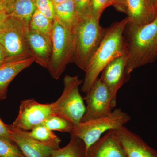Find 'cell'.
<instances>
[{
    "label": "cell",
    "mask_w": 157,
    "mask_h": 157,
    "mask_svg": "<svg viewBox=\"0 0 157 157\" xmlns=\"http://www.w3.org/2000/svg\"><path fill=\"white\" fill-rule=\"evenodd\" d=\"M91 0H73L75 9L79 18L91 14Z\"/></svg>",
    "instance_id": "26"
},
{
    "label": "cell",
    "mask_w": 157,
    "mask_h": 157,
    "mask_svg": "<svg viewBox=\"0 0 157 157\" xmlns=\"http://www.w3.org/2000/svg\"><path fill=\"white\" fill-rule=\"evenodd\" d=\"M0 157H26L15 144L0 137Z\"/></svg>",
    "instance_id": "23"
},
{
    "label": "cell",
    "mask_w": 157,
    "mask_h": 157,
    "mask_svg": "<svg viewBox=\"0 0 157 157\" xmlns=\"http://www.w3.org/2000/svg\"><path fill=\"white\" fill-rule=\"evenodd\" d=\"M125 13L128 22L139 25L152 22L157 16L152 0H126Z\"/></svg>",
    "instance_id": "14"
},
{
    "label": "cell",
    "mask_w": 157,
    "mask_h": 157,
    "mask_svg": "<svg viewBox=\"0 0 157 157\" xmlns=\"http://www.w3.org/2000/svg\"><path fill=\"white\" fill-rule=\"evenodd\" d=\"M128 54L118 57L110 62L102 71L100 78L109 90L113 108L117 104L119 90L129 81L130 74L127 71Z\"/></svg>",
    "instance_id": "10"
},
{
    "label": "cell",
    "mask_w": 157,
    "mask_h": 157,
    "mask_svg": "<svg viewBox=\"0 0 157 157\" xmlns=\"http://www.w3.org/2000/svg\"><path fill=\"white\" fill-rule=\"evenodd\" d=\"M113 6L117 11L125 13L126 0H113Z\"/></svg>",
    "instance_id": "28"
},
{
    "label": "cell",
    "mask_w": 157,
    "mask_h": 157,
    "mask_svg": "<svg viewBox=\"0 0 157 157\" xmlns=\"http://www.w3.org/2000/svg\"><path fill=\"white\" fill-rule=\"evenodd\" d=\"M27 40L32 57L35 62L43 67L48 69L51 55V46L41 35L29 29L27 33Z\"/></svg>",
    "instance_id": "15"
},
{
    "label": "cell",
    "mask_w": 157,
    "mask_h": 157,
    "mask_svg": "<svg viewBox=\"0 0 157 157\" xmlns=\"http://www.w3.org/2000/svg\"><path fill=\"white\" fill-rule=\"evenodd\" d=\"M113 0H91V14L100 20L104 10L109 6H113Z\"/></svg>",
    "instance_id": "25"
},
{
    "label": "cell",
    "mask_w": 157,
    "mask_h": 157,
    "mask_svg": "<svg viewBox=\"0 0 157 157\" xmlns=\"http://www.w3.org/2000/svg\"><path fill=\"white\" fill-rule=\"evenodd\" d=\"M154 4L155 7L156 9L157 10V0H152Z\"/></svg>",
    "instance_id": "33"
},
{
    "label": "cell",
    "mask_w": 157,
    "mask_h": 157,
    "mask_svg": "<svg viewBox=\"0 0 157 157\" xmlns=\"http://www.w3.org/2000/svg\"><path fill=\"white\" fill-rule=\"evenodd\" d=\"M51 55L48 68L52 78L58 79L68 64L73 62L74 40L72 29L54 20L51 36Z\"/></svg>",
    "instance_id": "4"
},
{
    "label": "cell",
    "mask_w": 157,
    "mask_h": 157,
    "mask_svg": "<svg viewBox=\"0 0 157 157\" xmlns=\"http://www.w3.org/2000/svg\"><path fill=\"white\" fill-rule=\"evenodd\" d=\"M0 137L11 141L9 136V126L6 124L0 118Z\"/></svg>",
    "instance_id": "27"
},
{
    "label": "cell",
    "mask_w": 157,
    "mask_h": 157,
    "mask_svg": "<svg viewBox=\"0 0 157 157\" xmlns=\"http://www.w3.org/2000/svg\"><path fill=\"white\" fill-rule=\"evenodd\" d=\"M42 124L51 131L67 132L70 134L75 126L67 120L55 114L46 119Z\"/></svg>",
    "instance_id": "22"
},
{
    "label": "cell",
    "mask_w": 157,
    "mask_h": 157,
    "mask_svg": "<svg viewBox=\"0 0 157 157\" xmlns=\"http://www.w3.org/2000/svg\"><path fill=\"white\" fill-rule=\"evenodd\" d=\"M36 9L34 0H9L6 12L29 26Z\"/></svg>",
    "instance_id": "17"
},
{
    "label": "cell",
    "mask_w": 157,
    "mask_h": 157,
    "mask_svg": "<svg viewBox=\"0 0 157 157\" xmlns=\"http://www.w3.org/2000/svg\"><path fill=\"white\" fill-rule=\"evenodd\" d=\"M53 3L54 5L60 4V3L64 2L67 0H51Z\"/></svg>",
    "instance_id": "32"
},
{
    "label": "cell",
    "mask_w": 157,
    "mask_h": 157,
    "mask_svg": "<svg viewBox=\"0 0 157 157\" xmlns=\"http://www.w3.org/2000/svg\"><path fill=\"white\" fill-rule=\"evenodd\" d=\"M36 9L53 21L55 19L54 5L51 0H34Z\"/></svg>",
    "instance_id": "24"
},
{
    "label": "cell",
    "mask_w": 157,
    "mask_h": 157,
    "mask_svg": "<svg viewBox=\"0 0 157 157\" xmlns=\"http://www.w3.org/2000/svg\"><path fill=\"white\" fill-rule=\"evenodd\" d=\"M84 100L85 112L80 122L109 115L112 112V98L109 90L100 78L95 82Z\"/></svg>",
    "instance_id": "8"
},
{
    "label": "cell",
    "mask_w": 157,
    "mask_h": 157,
    "mask_svg": "<svg viewBox=\"0 0 157 157\" xmlns=\"http://www.w3.org/2000/svg\"><path fill=\"white\" fill-rule=\"evenodd\" d=\"M128 22L127 17L113 23L106 32L99 47L91 59L86 71L82 92L86 94L108 63L118 57L128 54L124 31Z\"/></svg>",
    "instance_id": "1"
},
{
    "label": "cell",
    "mask_w": 157,
    "mask_h": 157,
    "mask_svg": "<svg viewBox=\"0 0 157 157\" xmlns=\"http://www.w3.org/2000/svg\"><path fill=\"white\" fill-rule=\"evenodd\" d=\"M63 82L64 88L61 95L53 103V113L76 125L81 121L86 110L84 99L78 88L82 81L78 76L66 75Z\"/></svg>",
    "instance_id": "7"
},
{
    "label": "cell",
    "mask_w": 157,
    "mask_h": 157,
    "mask_svg": "<svg viewBox=\"0 0 157 157\" xmlns=\"http://www.w3.org/2000/svg\"><path fill=\"white\" fill-rule=\"evenodd\" d=\"M10 139L26 157H50L52 150L38 143L29 132L9 125Z\"/></svg>",
    "instance_id": "12"
},
{
    "label": "cell",
    "mask_w": 157,
    "mask_h": 157,
    "mask_svg": "<svg viewBox=\"0 0 157 157\" xmlns=\"http://www.w3.org/2000/svg\"><path fill=\"white\" fill-rule=\"evenodd\" d=\"M115 132L127 157H157V151L124 126Z\"/></svg>",
    "instance_id": "11"
},
{
    "label": "cell",
    "mask_w": 157,
    "mask_h": 157,
    "mask_svg": "<svg viewBox=\"0 0 157 157\" xmlns=\"http://www.w3.org/2000/svg\"><path fill=\"white\" fill-rule=\"evenodd\" d=\"M124 35L128 49L127 71L129 74L135 69L154 62L157 58V16L152 22L139 25L128 22Z\"/></svg>",
    "instance_id": "2"
},
{
    "label": "cell",
    "mask_w": 157,
    "mask_h": 157,
    "mask_svg": "<svg viewBox=\"0 0 157 157\" xmlns=\"http://www.w3.org/2000/svg\"><path fill=\"white\" fill-rule=\"evenodd\" d=\"M29 26L9 16L0 24V44L7 54L6 62L33 57L27 40Z\"/></svg>",
    "instance_id": "5"
},
{
    "label": "cell",
    "mask_w": 157,
    "mask_h": 157,
    "mask_svg": "<svg viewBox=\"0 0 157 157\" xmlns=\"http://www.w3.org/2000/svg\"><path fill=\"white\" fill-rule=\"evenodd\" d=\"M53 22V21L36 9L29 24V29L44 37L52 47L51 36Z\"/></svg>",
    "instance_id": "19"
},
{
    "label": "cell",
    "mask_w": 157,
    "mask_h": 157,
    "mask_svg": "<svg viewBox=\"0 0 157 157\" xmlns=\"http://www.w3.org/2000/svg\"><path fill=\"white\" fill-rule=\"evenodd\" d=\"M86 157H127L115 130H111L104 133L89 147Z\"/></svg>",
    "instance_id": "13"
},
{
    "label": "cell",
    "mask_w": 157,
    "mask_h": 157,
    "mask_svg": "<svg viewBox=\"0 0 157 157\" xmlns=\"http://www.w3.org/2000/svg\"><path fill=\"white\" fill-rule=\"evenodd\" d=\"M7 58V54L6 50L2 45L0 44V66L6 63Z\"/></svg>",
    "instance_id": "29"
},
{
    "label": "cell",
    "mask_w": 157,
    "mask_h": 157,
    "mask_svg": "<svg viewBox=\"0 0 157 157\" xmlns=\"http://www.w3.org/2000/svg\"><path fill=\"white\" fill-rule=\"evenodd\" d=\"M8 2L9 0H0V14L6 13V7Z\"/></svg>",
    "instance_id": "30"
},
{
    "label": "cell",
    "mask_w": 157,
    "mask_h": 157,
    "mask_svg": "<svg viewBox=\"0 0 157 157\" xmlns=\"http://www.w3.org/2000/svg\"><path fill=\"white\" fill-rule=\"evenodd\" d=\"M106 29L100 25V20L90 14L79 18L72 29L74 40L72 63L84 72L104 36Z\"/></svg>",
    "instance_id": "3"
},
{
    "label": "cell",
    "mask_w": 157,
    "mask_h": 157,
    "mask_svg": "<svg viewBox=\"0 0 157 157\" xmlns=\"http://www.w3.org/2000/svg\"><path fill=\"white\" fill-rule=\"evenodd\" d=\"M131 119L129 114L117 108L107 116L79 123L74 126L70 136L81 139L87 150L104 133L124 126Z\"/></svg>",
    "instance_id": "6"
},
{
    "label": "cell",
    "mask_w": 157,
    "mask_h": 157,
    "mask_svg": "<svg viewBox=\"0 0 157 157\" xmlns=\"http://www.w3.org/2000/svg\"><path fill=\"white\" fill-rule=\"evenodd\" d=\"M53 103L41 104L33 99L24 100L21 103L18 115L12 125L24 131H31L53 115Z\"/></svg>",
    "instance_id": "9"
},
{
    "label": "cell",
    "mask_w": 157,
    "mask_h": 157,
    "mask_svg": "<svg viewBox=\"0 0 157 157\" xmlns=\"http://www.w3.org/2000/svg\"><path fill=\"white\" fill-rule=\"evenodd\" d=\"M54 8L55 19L65 27L72 29L79 19L73 0L54 5Z\"/></svg>",
    "instance_id": "18"
},
{
    "label": "cell",
    "mask_w": 157,
    "mask_h": 157,
    "mask_svg": "<svg viewBox=\"0 0 157 157\" xmlns=\"http://www.w3.org/2000/svg\"><path fill=\"white\" fill-rule=\"evenodd\" d=\"M34 62L31 57L6 62L0 66V100L6 98L7 88L14 77Z\"/></svg>",
    "instance_id": "16"
},
{
    "label": "cell",
    "mask_w": 157,
    "mask_h": 157,
    "mask_svg": "<svg viewBox=\"0 0 157 157\" xmlns=\"http://www.w3.org/2000/svg\"><path fill=\"white\" fill-rule=\"evenodd\" d=\"M9 16V15L6 14V13L0 14V24Z\"/></svg>",
    "instance_id": "31"
},
{
    "label": "cell",
    "mask_w": 157,
    "mask_h": 157,
    "mask_svg": "<svg viewBox=\"0 0 157 157\" xmlns=\"http://www.w3.org/2000/svg\"><path fill=\"white\" fill-rule=\"evenodd\" d=\"M86 146L81 139L71 136L70 141L63 148L52 151L50 157H86Z\"/></svg>",
    "instance_id": "21"
},
{
    "label": "cell",
    "mask_w": 157,
    "mask_h": 157,
    "mask_svg": "<svg viewBox=\"0 0 157 157\" xmlns=\"http://www.w3.org/2000/svg\"><path fill=\"white\" fill-rule=\"evenodd\" d=\"M29 133L30 136L38 143L52 150L60 148V138L43 125L36 127Z\"/></svg>",
    "instance_id": "20"
}]
</instances>
